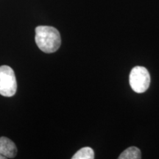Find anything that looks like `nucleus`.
Listing matches in <instances>:
<instances>
[{
	"label": "nucleus",
	"instance_id": "f257e3e1",
	"mask_svg": "<svg viewBox=\"0 0 159 159\" xmlns=\"http://www.w3.org/2000/svg\"><path fill=\"white\" fill-rule=\"evenodd\" d=\"M35 39L38 47L45 53L55 52L61 44L59 31L50 26H38Z\"/></svg>",
	"mask_w": 159,
	"mask_h": 159
},
{
	"label": "nucleus",
	"instance_id": "f03ea898",
	"mask_svg": "<svg viewBox=\"0 0 159 159\" xmlns=\"http://www.w3.org/2000/svg\"><path fill=\"white\" fill-rule=\"evenodd\" d=\"M131 89L136 93H144L150 87V75L148 69L143 66H135L129 75Z\"/></svg>",
	"mask_w": 159,
	"mask_h": 159
},
{
	"label": "nucleus",
	"instance_id": "7ed1b4c3",
	"mask_svg": "<svg viewBox=\"0 0 159 159\" xmlns=\"http://www.w3.org/2000/svg\"><path fill=\"white\" fill-rule=\"evenodd\" d=\"M17 82L14 71L8 66H0V94L11 97L16 94Z\"/></svg>",
	"mask_w": 159,
	"mask_h": 159
},
{
	"label": "nucleus",
	"instance_id": "20e7f679",
	"mask_svg": "<svg viewBox=\"0 0 159 159\" xmlns=\"http://www.w3.org/2000/svg\"><path fill=\"white\" fill-rule=\"evenodd\" d=\"M17 154L15 143L7 137H0V155L5 158H13Z\"/></svg>",
	"mask_w": 159,
	"mask_h": 159
},
{
	"label": "nucleus",
	"instance_id": "39448f33",
	"mask_svg": "<svg viewBox=\"0 0 159 159\" xmlns=\"http://www.w3.org/2000/svg\"><path fill=\"white\" fill-rule=\"evenodd\" d=\"M142 158V152L136 147H130L123 151L119 159H140Z\"/></svg>",
	"mask_w": 159,
	"mask_h": 159
},
{
	"label": "nucleus",
	"instance_id": "423d86ee",
	"mask_svg": "<svg viewBox=\"0 0 159 159\" xmlns=\"http://www.w3.org/2000/svg\"><path fill=\"white\" fill-rule=\"evenodd\" d=\"M72 159H93L94 158V152L89 147L81 148L71 157Z\"/></svg>",
	"mask_w": 159,
	"mask_h": 159
},
{
	"label": "nucleus",
	"instance_id": "0eeeda50",
	"mask_svg": "<svg viewBox=\"0 0 159 159\" xmlns=\"http://www.w3.org/2000/svg\"><path fill=\"white\" fill-rule=\"evenodd\" d=\"M5 158L4 156H1V155H0V159H5Z\"/></svg>",
	"mask_w": 159,
	"mask_h": 159
}]
</instances>
